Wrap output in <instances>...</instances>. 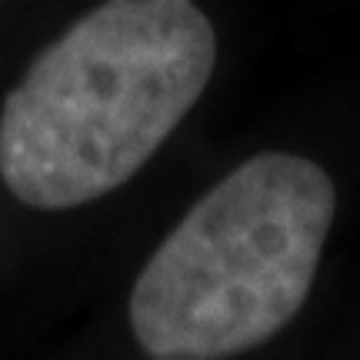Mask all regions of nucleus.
I'll return each instance as SVG.
<instances>
[{
	"label": "nucleus",
	"instance_id": "1",
	"mask_svg": "<svg viewBox=\"0 0 360 360\" xmlns=\"http://www.w3.org/2000/svg\"><path fill=\"white\" fill-rule=\"evenodd\" d=\"M217 34L197 0H103L30 60L0 110V180L77 210L124 187L200 101Z\"/></svg>",
	"mask_w": 360,
	"mask_h": 360
},
{
	"label": "nucleus",
	"instance_id": "2",
	"mask_svg": "<svg viewBox=\"0 0 360 360\" xmlns=\"http://www.w3.org/2000/svg\"><path fill=\"white\" fill-rule=\"evenodd\" d=\"M337 191L321 164L257 154L184 214L130 290L134 340L157 360L264 347L307 304Z\"/></svg>",
	"mask_w": 360,
	"mask_h": 360
}]
</instances>
